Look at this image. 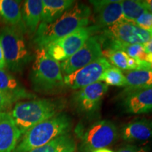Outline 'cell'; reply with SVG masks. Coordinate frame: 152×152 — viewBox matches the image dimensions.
<instances>
[{"instance_id":"4fadbf2b","label":"cell","mask_w":152,"mask_h":152,"mask_svg":"<svg viewBox=\"0 0 152 152\" xmlns=\"http://www.w3.org/2000/svg\"><path fill=\"white\" fill-rule=\"evenodd\" d=\"M20 137L10 112H0V152H14Z\"/></svg>"},{"instance_id":"f546056e","label":"cell","mask_w":152,"mask_h":152,"mask_svg":"<svg viewBox=\"0 0 152 152\" xmlns=\"http://www.w3.org/2000/svg\"><path fill=\"white\" fill-rule=\"evenodd\" d=\"M143 1L148 12L152 14V0H144Z\"/></svg>"},{"instance_id":"9c48e42d","label":"cell","mask_w":152,"mask_h":152,"mask_svg":"<svg viewBox=\"0 0 152 152\" xmlns=\"http://www.w3.org/2000/svg\"><path fill=\"white\" fill-rule=\"evenodd\" d=\"M102 56V47L99 40L96 37L91 36L77 52L61 62L63 76L73 73Z\"/></svg>"},{"instance_id":"f1b7e54d","label":"cell","mask_w":152,"mask_h":152,"mask_svg":"<svg viewBox=\"0 0 152 152\" xmlns=\"http://www.w3.org/2000/svg\"><path fill=\"white\" fill-rule=\"evenodd\" d=\"M143 45L146 52L148 54H152V37L147 42L144 44Z\"/></svg>"},{"instance_id":"3957f363","label":"cell","mask_w":152,"mask_h":152,"mask_svg":"<svg viewBox=\"0 0 152 152\" xmlns=\"http://www.w3.org/2000/svg\"><path fill=\"white\" fill-rule=\"evenodd\" d=\"M71 125V119L67 114H57L25 133L14 152H29L42 147L55 138L68 134Z\"/></svg>"},{"instance_id":"cb8c5ba5","label":"cell","mask_w":152,"mask_h":152,"mask_svg":"<svg viewBox=\"0 0 152 152\" xmlns=\"http://www.w3.org/2000/svg\"><path fill=\"white\" fill-rule=\"evenodd\" d=\"M99 82H103L107 85L112 86L125 87L126 85V79L124 73L114 66L106 69L101 76Z\"/></svg>"},{"instance_id":"8fae6325","label":"cell","mask_w":152,"mask_h":152,"mask_svg":"<svg viewBox=\"0 0 152 152\" xmlns=\"http://www.w3.org/2000/svg\"><path fill=\"white\" fill-rule=\"evenodd\" d=\"M107 91V85L103 82H96L76 91L72 98L73 104L79 113L92 114L99 109Z\"/></svg>"},{"instance_id":"d4e9b609","label":"cell","mask_w":152,"mask_h":152,"mask_svg":"<svg viewBox=\"0 0 152 152\" xmlns=\"http://www.w3.org/2000/svg\"><path fill=\"white\" fill-rule=\"evenodd\" d=\"M134 22L142 29L151 33L152 30V14L151 13L148 11L144 13Z\"/></svg>"},{"instance_id":"2e32d148","label":"cell","mask_w":152,"mask_h":152,"mask_svg":"<svg viewBox=\"0 0 152 152\" xmlns=\"http://www.w3.org/2000/svg\"><path fill=\"white\" fill-rule=\"evenodd\" d=\"M102 54L109 61L110 64L121 71L123 70L125 71H129L149 68L151 69L149 63L134 59L122 51L104 49L102 51Z\"/></svg>"},{"instance_id":"603a6c76","label":"cell","mask_w":152,"mask_h":152,"mask_svg":"<svg viewBox=\"0 0 152 152\" xmlns=\"http://www.w3.org/2000/svg\"><path fill=\"white\" fill-rule=\"evenodd\" d=\"M123 18L127 20L135 21L144 13L147 12L143 1L125 0L121 1Z\"/></svg>"},{"instance_id":"30bf717a","label":"cell","mask_w":152,"mask_h":152,"mask_svg":"<svg viewBox=\"0 0 152 152\" xmlns=\"http://www.w3.org/2000/svg\"><path fill=\"white\" fill-rule=\"evenodd\" d=\"M111 66L109 61L102 56L74 73L64 76V85L73 90L84 88L99 82L104 72Z\"/></svg>"},{"instance_id":"8992f818","label":"cell","mask_w":152,"mask_h":152,"mask_svg":"<svg viewBox=\"0 0 152 152\" xmlns=\"http://www.w3.org/2000/svg\"><path fill=\"white\" fill-rule=\"evenodd\" d=\"M80 140V151L93 152L104 149L115 142L118 136L117 127L108 120L96 121L86 130L77 132Z\"/></svg>"},{"instance_id":"7a4b0ae2","label":"cell","mask_w":152,"mask_h":152,"mask_svg":"<svg viewBox=\"0 0 152 152\" xmlns=\"http://www.w3.org/2000/svg\"><path fill=\"white\" fill-rule=\"evenodd\" d=\"M64 104L57 100L37 99L16 102L11 117L21 136L34 126L60 113Z\"/></svg>"},{"instance_id":"44dd1931","label":"cell","mask_w":152,"mask_h":152,"mask_svg":"<svg viewBox=\"0 0 152 152\" xmlns=\"http://www.w3.org/2000/svg\"><path fill=\"white\" fill-rule=\"evenodd\" d=\"M0 91L14 96L17 100L35 96L26 92L14 76L5 69H0Z\"/></svg>"},{"instance_id":"ba28073f","label":"cell","mask_w":152,"mask_h":152,"mask_svg":"<svg viewBox=\"0 0 152 152\" xmlns=\"http://www.w3.org/2000/svg\"><path fill=\"white\" fill-rule=\"evenodd\" d=\"M151 37V33L142 29L134 21L123 18L103 29L100 40H109L130 45H144Z\"/></svg>"},{"instance_id":"d6986e66","label":"cell","mask_w":152,"mask_h":152,"mask_svg":"<svg viewBox=\"0 0 152 152\" xmlns=\"http://www.w3.org/2000/svg\"><path fill=\"white\" fill-rule=\"evenodd\" d=\"M126 79L125 92L130 93L134 91L152 88V69H138L125 71Z\"/></svg>"},{"instance_id":"7402d4cb","label":"cell","mask_w":152,"mask_h":152,"mask_svg":"<svg viewBox=\"0 0 152 152\" xmlns=\"http://www.w3.org/2000/svg\"><path fill=\"white\" fill-rule=\"evenodd\" d=\"M76 144L71 134H64L29 152H75Z\"/></svg>"},{"instance_id":"484cf974","label":"cell","mask_w":152,"mask_h":152,"mask_svg":"<svg viewBox=\"0 0 152 152\" xmlns=\"http://www.w3.org/2000/svg\"><path fill=\"white\" fill-rule=\"evenodd\" d=\"M16 101L18 100L14 96L0 91V112L4 111Z\"/></svg>"},{"instance_id":"ac0fdd59","label":"cell","mask_w":152,"mask_h":152,"mask_svg":"<svg viewBox=\"0 0 152 152\" xmlns=\"http://www.w3.org/2000/svg\"><path fill=\"white\" fill-rule=\"evenodd\" d=\"M42 0H26L22 8L23 20L26 33L34 35L42 19Z\"/></svg>"},{"instance_id":"83f0119b","label":"cell","mask_w":152,"mask_h":152,"mask_svg":"<svg viewBox=\"0 0 152 152\" xmlns=\"http://www.w3.org/2000/svg\"><path fill=\"white\" fill-rule=\"evenodd\" d=\"M6 68V62L4 55V51L1 46V40H0V69H4Z\"/></svg>"},{"instance_id":"4316f807","label":"cell","mask_w":152,"mask_h":152,"mask_svg":"<svg viewBox=\"0 0 152 152\" xmlns=\"http://www.w3.org/2000/svg\"><path fill=\"white\" fill-rule=\"evenodd\" d=\"M118 152H147L144 148L135 145H125L120 148Z\"/></svg>"},{"instance_id":"ffe728a7","label":"cell","mask_w":152,"mask_h":152,"mask_svg":"<svg viewBox=\"0 0 152 152\" xmlns=\"http://www.w3.org/2000/svg\"><path fill=\"white\" fill-rule=\"evenodd\" d=\"M74 4L73 0H43L41 23H52Z\"/></svg>"},{"instance_id":"e0dca14e","label":"cell","mask_w":152,"mask_h":152,"mask_svg":"<svg viewBox=\"0 0 152 152\" xmlns=\"http://www.w3.org/2000/svg\"><path fill=\"white\" fill-rule=\"evenodd\" d=\"M0 19L7 26L18 28L26 33L20 1L15 0H0Z\"/></svg>"},{"instance_id":"277c9868","label":"cell","mask_w":152,"mask_h":152,"mask_svg":"<svg viewBox=\"0 0 152 152\" xmlns=\"http://www.w3.org/2000/svg\"><path fill=\"white\" fill-rule=\"evenodd\" d=\"M30 78L34 90L53 92L65 86L60 63L49 56L45 48H37Z\"/></svg>"},{"instance_id":"7c38bea8","label":"cell","mask_w":152,"mask_h":152,"mask_svg":"<svg viewBox=\"0 0 152 152\" xmlns=\"http://www.w3.org/2000/svg\"><path fill=\"white\" fill-rule=\"evenodd\" d=\"M121 1L118 0L90 1L96 15V26L98 29L106 28L124 18Z\"/></svg>"},{"instance_id":"52a82bcc","label":"cell","mask_w":152,"mask_h":152,"mask_svg":"<svg viewBox=\"0 0 152 152\" xmlns=\"http://www.w3.org/2000/svg\"><path fill=\"white\" fill-rule=\"evenodd\" d=\"M97 30L95 26L80 28L69 35L49 44L45 49L54 60L64 61L77 52Z\"/></svg>"},{"instance_id":"4dcf8cb0","label":"cell","mask_w":152,"mask_h":152,"mask_svg":"<svg viewBox=\"0 0 152 152\" xmlns=\"http://www.w3.org/2000/svg\"><path fill=\"white\" fill-rule=\"evenodd\" d=\"M93 152H114L113 151H111V149H107V148H104V149H99L97 150H95Z\"/></svg>"},{"instance_id":"5bb4252c","label":"cell","mask_w":152,"mask_h":152,"mask_svg":"<svg viewBox=\"0 0 152 152\" xmlns=\"http://www.w3.org/2000/svg\"><path fill=\"white\" fill-rule=\"evenodd\" d=\"M121 136L128 142H142L152 140V121L147 118L133 120L123 125Z\"/></svg>"},{"instance_id":"6da1fadb","label":"cell","mask_w":152,"mask_h":152,"mask_svg":"<svg viewBox=\"0 0 152 152\" xmlns=\"http://www.w3.org/2000/svg\"><path fill=\"white\" fill-rule=\"evenodd\" d=\"M92 11L88 6L75 3L62 16L49 24L40 23L34 35L33 42L38 48H45L49 44L65 37L80 28L87 27Z\"/></svg>"},{"instance_id":"5b68a950","label":"cell","mask_w":152,"mask_h":152,"mask_svg":"<svg viewBox=\"0 0 152 152\" xmlns=\"http://www.w3.org/2000/svg\"><path fill=\"white\" fill-rule=\"evenodd\" d=\"M0 40L6 67L15 73L21 71L31 58L23 33L16 28L5 26L0 30Z\"/></svg>"},{"instance_id":"9a60e30c","label":"cell","mask_w":152,"mask_h":152,"mask_svg":"<svg viewBox=\"0 0 152 152\" xmlns=\"http://www.w3.org/2000/svg\"><path fill=\"white\" fill-rule=\"evenodd\" d=\"M123 106L129 113L142 114L152 111V88L127 93Z\"/></svg>"}]
</instances>
